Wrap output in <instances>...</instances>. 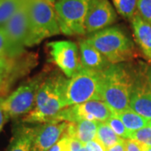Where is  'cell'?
Wrapping results in <instances>:
<instances>
[{
  "label": "cell",
  "mask_w": 151,
  "mask_h": 151,
  "mask_svg": "<svg viewBox=\"0 0 151 151\" xmlns=\"http://www.w3.org/2000/svg\"><path fill=\"white\" fill-rule=\"evenodd\" d=\"M48 151H69L68 150V137L65 135Z\"/></svg>",
  "instance_id": "obj_28"
},
{
  "label": "cell",
  "mask_w": 151,
  "mask_h": 151,
  "mask_svg": "<svg viewBox=\"0 0 151 151\" xmlns=\"http://www.w3.org/2000/svg\"><path fill=\"white\" fill-rule=\"evenodd\" d=\"M79 50L83 68L97 72H103L112 65L102 53L86 40L79 42Z\"/></svg>",
  "instance_id": "obj_13"
},
{
  "label": "cell",
  "mask_w": 151,
  "mask_h": 151,
  "mask_svg": "<svg viewBox=\"0 0 151 151\" xmlns=\"http://www.w3.org/2000/svg\"><path fill=\"white\" fill-rule=\"evenodd\" d=\"M68 124L65 121L53 120L37 125L32 151H48L66 135Z\"/></svg>",
  "instance_id": "obj_11"
},
{
  "label": "cell",
  "mask_w": 151,
  "mask_h": 151,
  "mask_svg": "<svg viewBox=\"0 0 151 151\" xmlns=\"http://www.w3.org/2000/svg\"><path fill=\"white\" fill-rule=\"evenodd\" d=\"M24 0H3L0 4V27H3L22 5Z\"/></svg>",
  "instance_id": "obj_19"
},
{
  "label": "cell",
  "mask_w": 151,
  "mask_h": 151,
  "mask_svg": "<svg viewBox=\"0 0 151 151\" xmlns=\"http://www.w3.org/2000/svg\"><path fill=\"white\" fill-rule=\"evenodd\" d=\"M3 2V0H0V4H1V3Z\"/></svg>",
  "instance_id": "obj_35"
},
{
  "label": "cell",
  "mask_w": 151,
  "mask_h": 151,
  "mask_svg": "<svg viewBox=\"0 0 151 151\" xmlns=\"http://www.w3.org/2000/svg\"><path fill=\"white\" fill-rule=\"evenodd\" d=\"M114 113L103 100L93 99L86 103L66 107L62 109L54 120L74 123L79 120H90L105 123Z\"/></svg>",
  "instance_id": "obj_8"
},
{
  "label": "cell",
  "mask_w": 151,
  "mask_h": 151,
  "mask_svg": "<svg viewBox=\"0 0 151 151\" xmlns=\"http://www.w3.org/2000/svg\"><path fill=\"white\" fill-rule=\"evenodd\" d=\"M145 151H151V146H148V147H146V149L145 150Z\"/></svg>",
  "instance_id": "obj_32"
},
{
  "label": "cell",
  "mask_w": 151,
  "mask_h": 151,
  "mask_svg": "<svg viewBox=\"0 0 151 151\" xmlns=\"http://www.w3.org/2000/svg\"><path fill=\"white\" fill-rule=\"evenodd\" d=\"M50 2H51L52 4H55V2H57V1H59V0H50Z\"/></svg>",
  "instance_id": "obj_34"
},
{
  "label": "cell",
  "mask_w": 151,
  "mask_h": 151,
  "mask_svg": "<svg viewBox=\"0 0 151 151\" xmlns=\"http://www.w3.org/2000/svg\"><path fill=\"white\" fill-rule=\"evenodd\" d=\"M98 124V122L90 120H79L74 123H69L66 135L86 144L96 139Z\"/></svg>",
  "instance_id": "obj_16"
},
{
  "label": "cell",
  "mask_w": 151,
  "mask_h": 151,
  "mask_svg": "<svg viewBox=\"0 0 151 151\" xmlns=\"http://www.w3.org/2000/svg\"><path fill=\"white\" fill-rule=\"evenodd\" d=\"M96 139L103 145V148L107 151L108 149L115 145L116 144L121 142L124 139L120 138L116 134L107 123H99Z\"/></svg>",
  "instance_id": "obj_18"
},
{
  "label": "cell",
  "mask_w": 151,
  "mask_h": 151,
  "mask_svg": "<svg viewBox=\"0 0 151 151\" xmlns=\"http://www.w3.org/2000/svg\"><path fill=\"white\" fill-rule=\"evenodd\" d=\"M105 123H107L108 126L114 131V133L118 136H119L120 138L124 139L130 138L131 133L127 129V128L125 127L122 120L119 119L117 115L113 114V116L111 118H109Z\"/></svg>",
  "instance_id": "obj_21"
},
{
  "label": "cell",
  "mask_w": 151,
  "mask_h": 151,
  "mask_svg": "<svg viewBox=\"0 0 151 151\" xmlns=\"http://www.w3.org/2000/svg\"><path fill=\"white\" fill-rule=\"evenodd\" d=\"M26 1L30 31L28 46L37 45L46 38L61 33L54 4L50 0Z\"/></svg>",
  "instance_id": "obj_3"
},
{
  "label": "cell",
  "mask_w": 151,
  "mask_h": 151,
  "mask_svg": "<svg viewBox=\"0 0 151 151\" xmlns=\"http://www.w3.org/2000/svg\"><path fill=\"white\" fill-rule=\"evenodd\" d=\"M50 55L55 65L67 77L70 78L83 68L80 50L72 41H53L47 45Z\"/></svg>",
  "instance_id": "obj_9"
},
{
  "label": "cell",
  "mask_w": 151,
  "mask_h": 151,
  "mask_svg": "<svg viewBox=\"0 0 151 151\" xmlns=\"http://www.w3.org/2000/svg\"><path fill=\"white\" fill-rule=\"evenodd\" d=\"M90 0H59L54 4L60 32L68 36L86 34L85 23Z\"/></svg>",
  "instance_id": "obj_5"
},
{
  "label": "cell",
  "mask_w": 151,
  "mask_h": 151,
  "mask_svg": "<svg viewBox=\"0 0 151 151\" xmlns=\"http://www.w3.org/2000/svg\"><path fill=\"white\" fill-rule=\"evenodd\" d=\"M36 126L19 125L14 131L7 151H32Z\"/></svg>",
  "instance_id": "obj_15"
},
{
  "label": "cell",
  "mask_w": 151,
  "mask_h": 151,
  "mask_svg": "<svg viewBox=\"0 0 151 151\" xmlns=\"http://www.w3.org/2000/svg\"><path fill=\"white\" fill-rule=\"evenodd\" d=\"M129 139L140 142L145 146H151V127H145L139 130L133 132Z\"/></svg>",
  "instance_id": "obj_22"
},
{
  "label": "cell",
  "mask_w": 151,
  "mask_h": 151,
  "mask_svg": "<svg viewBox=\"0 0 151 151\" xmlns=\"http://www.w3.org/2000/svg\"><path fill=\"white\" fill-rule=\"evenodd\" d=\"M145 74L146 77L148 79V81H150V83L151 84V68L150 69H148L147 70L145 71Z\"/></svg>",
  "instance_id": "obj_31"
},
{
  "label": "cell",
  "mask_w": 151,
  "mask_h": 151,
  "mask_svg": "<svg viewBox=\"0 0 151 151\" xmlns=\"http://www.w3.org/2000/svg\"><path fill=\"white\" fill-rule=\"evenodd\" d=\"M107 151H126V145H125V139H123L121 142L116 144L115 145L108 149Z\"/></svg>",
  "instance_id": "obj_30"
},
{
  "label": "cell",
  "mask_w": 151,
  "mask_h": 151,
  "mask_svg": "<svg viewBox=\"0 0 151 151\" xmlns=\"http://www.w3.org/2000/svg\"><path fill=\"white\" fill-rule=\"evenodd\" d=\"M118 15L108 0H90L86 17V34L100 31L117 21Z\"/></svg>",
  "instance_id": "obj_10"
},
{
  "label": "cell",
  "mask_w": 151,
  "mask_h": 151,
  "mask_svg": "<svg viewBox=\"0 0 151 151\" xmlns=\"http://www.w3.org/2000/svg\"><path fill=\"white\" fill-rule=\"evenodd\" d=\"M125 145H126V151H145L147 147L145 145L141 144L140 142L132 139H125Z\"/></svg>",
  "instance_id": "obj_25"
},
{
  "label": "cell",
  "mask_w": 151,
  "mask_h": 151,
  "mask_svg": "<svg viewBox=\"0 0 151 151\" xmlns=\"http://www.w3.org/2000/svg\"><path fill=\"white\" fill-rule=\"evenodd\" d=\"M125 63L112 64L101 73L99 95L114 114L129 108L136 72Z\"/></svg>",
  "instance_id": "obj_1"
},
{
  "label": "cell",
  "mask_w": 151,
  "mask_h": 151,
  "mask_svg": "<svg viewBox=\"0 0 151 151\" xmlns=\"http://www.w3.org/2000/svg\"><path fill=\"white\" fill-rule=\"evenodd\" d=\"M148 126H149V127H151V119L150 120H149V122H148Z\"/></svg>",
  "instance_id": "obj_33"
},
{
  "label": "cell",
  "mask_w": 151,
  "mask_h": 151,
  "mask_svg": "<svg viewBox=\"0 0 151 151\" xmlns=\"http://www.w3.org/2000/svg\"><path fill=\"white\" fill-rule=\"evenodd\" d=\"M122 120L127 129L132 134L133 132L139 130L148 126L149 120L134 112L133 109L129 108L121 113L115 114Z\"/></svg>",
  "instance_id": "obj_17"
},
{
  "label": "cell",
  "mask_w": 151,
  "mask_h": 151,
  "mask_svg": "<svg viewBox=\"0 0 151 151\" xmlns=\"http://www.w3.org/2000/svg\"><path fill=\"white\" fill-rule=\"evenodd\" d=\"M3 27L9 40L7 57L13 59L20 56L24 47L29 45L30 35L26 0H24L19 9Z\"/></svg>",
  "instance_id": "obj_6"
},
{
  "label": "cell",
  "mask_w": 151,
  "mask_h": 151,
  "mask_svg": "<svg viewBox=\"0 0 151 151\" xmlns=\"http://www.w3.org/2000/svg\"><path fill=\"white\" fill-rule=\"evenodd\" d=\"M10 119L9 114L4 107V97H0V133L3 129L4 124Z\"/></svg>",
  "instance_id": "obj_27"
},
{
  "label": "cell",
  "mask_w": 151,
  "mask_h": 151,
  "mask_svg": "<svg viewBox=\"0 0 151 151\" xmlns=\"http://www.w3.org/2000/svg\"><path fill=\"white\" fill-rule=\"evenodd\" d=\"M44 76L40 75L24 82L9 96L4 98V107L11 119L25 116L32 111Z\"/></svg>",
  "instance_id": "obj_7"
},
{
  "label": "cell",
  "mask_w": 151,
  "mask_h": 151,
  "mask_svg": "<svg viewBox=\"0 0 151 151\" xmlns=\"http://www.w3.org/2000/svg\"><path fill=\"white\" fill-rule=\"evenodd\" d=\"M85 146L87 151H106L103 145L97 139L87 142L85 144Z\"/></svg>",
  "instance_id": "obj_29"
},
{
  "label": "cell",
  "mask_w": 151,
  "mask_h": 151,
  "mask_svg": "<svg viewBox=\"0 0 151 151\" xmlns=\"http://www.w3.org/2000/svg\"><path fill=\"white\" fill-rule=\"evenodd\" d=\"M67 136V135H66ZM68 137V136H67ZM68 150L69 151H87L85 144L75 138L68 137Z\"/></svg>",
  "instance_id": "obj_26"
},
{
  "label": "cell",
  "mask_w": 151,
  "mask_h": 151,
  "mask_svg": "<svg viewBox=\"0 0 151 151\" xmlns=\"http://www.w3.org/2000/svg\"><path fill=\"white\" fill-rule=\"evenodd\" d=\"M86 40L102 53L111 64L124 63L135 56L133 40L119 26H110L91 34Z\"/></svg>",
  "instance_id": "obj_2"
},
{
  "label": "cell",
  "mask_w": 151,
  "mask_h": 151,
  "mask_svg": "<svg viewBox=\"0 0 151 151\" xmlns=\"http://www.w3.org/2000/svg\"><path fill=\"white\" fill-rule=\"evenodd\" d=\"M135 41L147 58L151 60V24L136 13L130 20Z\"/></svg>",
  "instance_id": "obj_14"
},
{
  "label": "cell",
  "mask_w": 151,
  "mask_h": 151,
  "mask_svg": "<svg viewBox=\"0 0 151 151\" xmlns=\"http://www.w3.org/2000/svg\"><path fill=\"white\" fill-rule=\"evenodd\" d=\"M101 73L82 68L66 81V106L86 103L93 99H100Z\"/></svg>",
  "instance_id": "obj_4"
},
{
  "label": "cell",
  "mask_w": 151,
  "mask_h": 151,
  "mask_svg": "<svg viewBox=\"0 0 151 151\" xmlns=\"http://www.w3.org/2000/svg\"><path fill=\"white\" fill-rule=\"evenodd\" d=\"M129 108L146 119H151V84L145 72H136Z\"/></svg>",
  "instance_id": "obj_12"
},
{
  "label": "cell",
  "mask_w": 151,
  "mask_h": 151,
  "mask_svg": "<svg viewBox=\"0 0 151 151\" xmlns=\"http://www.w3.org/2000/svg\"><path fill=\"white\" fill-rule=\"evenodd\" d=\"M137 13L145 20L151 24V0H139Z\"/></svg>",
  "instance_id": "obj_23"
},
{
  "label": "cell",
  "mask_w": 151,
  "mask_h": 151,
  "mask_svg": "<svg viewBox=\"0 0 151 151\" xmlns=\"http://www.w3.org/2000/svg\"><path fill=\"white\" fill-rule=\"evenodd\" d=\"M9 40L4 27H0V58H8Z\"/></svg>",
  "instance_id": "obj_24"
},
{
  "label": "cell",
  "mask_w": 151,
  "mask_h": 151,
  "mask_svg": "<svg viewBox=\"0 0 151 151\" xmlns=\"http://www.w3.org/2000/svg\"><path fill=\"white\" fill-rule=\"evenodd\" d=\"M139 0H112L116 11L124 19L131 20L137 13Z\"/></svg>",
  "instance_id": "obj_20"
}]
</instances>
